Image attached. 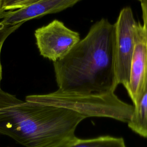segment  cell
I'll return each mask as SVG.
<instances>
[{"label":"cell","mask_w":147,"mask_h":147,"mask_svg":"<svg viewBox=\"0 0 147 147\" xmlns=\"http://www.w3.org/2000/svg\"><path fill=\"white\" fill-rule=\"evenodd\" d=\"M84 119L67 109L23 101L0 87V134L24 147H66Z\"/></svg>","instance_id":"cell-2"},{"label":"cell","mask_w":147,"mask_h":147,"mask_svg":"<svg viewBox=\"0 0 147 147\" xmlns=\"http://www.w3.org/2000/svg\"><path fill=\"white\" fill-rule=\"evenodd\" d=\"M37 0H2V6L5 10L20 9L31 3Z\"/></svg>","instance_id":"cell-11"},{"label":"cell","mask_w":147,"mask_h":147,"mask_svg":"<svg viewBox=\"0 0 147 147\" xmlns=\"http://www.w3.org/2000/svg\"><path fill=\"white\" fill-rule=\"evenodd\" d=\"M66 147H127L121 137L102 136L89 139L77 137Z\"/></svg>","instance_id":"cell-9"},{"label":"cell","mask_w":147,"mask_h":147,"mask_svg":"<svg viewBox=\"0 0 147 147\" xmlns=\"http://www.w3.org/2000/svg\"><path fill=\"white\" fill-rule=\"evenodd\" d=\"M114 25L102 18L63 58L53 62L59 90L79 94L114 92Z\"/></svg>","instance_id":"cell-1"},{"label":"cell","mask_w":147,"mask_h":147,"mask_svg":"<svg viewBox=\"0 0 147 147\" xmlns=\"http://www.w3.org/2000/svg\"><path fill=\"white\" fill-rule=\"evenodd\" d=\"M133 106L134 110L127 122L128 126L136 133L147 138V75L142 94Z\"/></svg>","instance_id":"cell-8"},{"label":"cell","mask_w":147,"mask_h":147,"mask_svg":"<svg viewBox=\"0 0 147 147\" xmlns=\"http://www.w3.org/2000/svg\"><path fill=\"white\" fill-rule=\"evenodd\" d=\"M140 2L142 11V18L144 22L143 25H144L147 29V0H141Z\"/></svg>","instance_id":"cell-12"},{"label":"cell","mask_w":147,"mask_h":147,"mask_svg":"<svg viewBox=\"0 0 147 147\" xmlns=\"http://www.w3.org/2000/svg\"><path fill=\"white\" fill-rule=\"evenodd\" d=\"M26 100L67 109L85 118L107 117L127 122L133 113L134 106L121 100L114 92L102 94H79L57 91L42 95H32Z\"/></svg>","instance_id":"cell-3"},{"label":"cell","mask_w":147,"mask_h":147,"mask_svg":"<svg viewBox=\"0 0 147 147\" xmlns=\"http://www.w3.org/2000/svg\"><path fill=\"white\" fill-rule=\"evenodd\" d=\"M23 23H20L14 25H5L0 22V83L2 79V65L1 63V52L3 44L7 37L13 32L17 30Z\"/></svg>","instance_id":"cell-10"},{"label":"cell","mask_w":147,"mask_h":147,"mask_svg":"<svg viewBox=\"0 0 147 147\" xmlns=\"http://www.w3.org/2000/svg\"><path fill=\"white\" fill-rule=\"evenodd\" d=\"M134 48L132 55L129 82L126 89L133 105L144 91L147 75V29L137 23L134 30Z\"/></svg>","instance_id":"cell-6"},{"label":"cell","mask_w":147,"mask_h":147,"mask_svg":"<svg viewBox=\"0 0 147 147\" xmlns=\"http://www.w3.org/2000/svg\"><path fill=\"white\" fill-rule=\"evenodd\" d=\"M2 0H0V19L3 18V17H5V16L6 14V10H5L3 9V8L2 7Z\"/></svg>","instance_id":"cell-13"},{"label":"cell","mask_w":147,"mask_h":147,"mask_svg":"<svg viewBox=\"0 0 147 147\" xmlns=\"http://www.w3.org/2000/svg\"><path fill=\"white\" fill-rule=\"evenodd\" d=\"M80 0H37L35 2L14 11L6 13L1 22L14 25L45 14L61 11L74 6Z\"/></svg>","instance_id":"cell-7"},{"label":"cell","mask_w":147,"mask_h":147,"mask_svg":"<svg viewBox=\"0 0 147 147\" xmlns=\"http://www.w3.org/2000/svg\"><path fill=\"white\" fill-rule=\"evenodd\" d=\"M138 1H141V0H138Z\"/></svg>","instance_id":"cell-14"},{"label":"cell","mask_w":147,"mask_h":147,"mask_svg":"<svg viewBox=\"0 0 147 147\" xmlns=\"http://www.w3.org/2000/svg\"><path fill=\"white\" fill-rule=\"evenodd\" d=\"M34 36L40 54L53 62L65 56L80 40L78 32L57 20L36 29Z\"/></svg>","instance_id":"cell-5"},{"label":"cell","mask_w":147,"mask_h":147,"mask_svg":"<svg viewBox=\"0 0 147 147\" xmlns=\"http://www.w3.org/2000/svg\"><path fill=\"white\" fill-rule=\"evenodd\" d=\"M129 7L123 8L114 25L115 68L118 84L126 88L129 82L130 64L135 42L134 30L137 24Z\"/></svg>","instance_id":"cell-4"}]
</instances>
